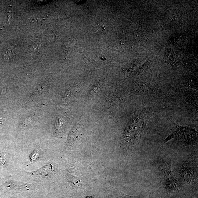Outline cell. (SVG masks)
<instances>
[{
	"label": "cell",
	"instance_id": "obj_1",
	"mask_svg": "<svg viewBox=\"0 0 198 198\" xmlns=\"http://www.w3.org/2000/svg\"><path fill=\"white\" fill-rule=\"evenodd\" d=\"M145 125V120L141 115L131 120L124 132V139L126 145L132 146L138 143L143 134Z\"/></svg>",
	"mask_w": 198,
	"mask_h": 198
},
{
	"label": "cell",
	"instance_id": "obj_2",
	"mask_svg": "<svg viewBox=\"0 0 198 198\" xmlns=\"http://www.w3.org/2000/svg\"><path fill=\"white\" fill-rule=\"evenodd\" d=\"M170 129L172 133L165 139V142L175 138L179 143L188 146L193 145L197 139V132L189 127L180 126L173 122Z\"/></svg>",
	"mask_w": 198,
	"mask_h": 198
},
{
	"label": "cell",
	"instance_id": "obj_3",
	"mask_svg": "<svg viewBox=\"0 0 198 198\" xmlns=\"http://www.w3.org/2000/svg\"><path fill=\"white\" fill-rule=\"evenodd\" d=\"M166 189L170 192H176L179 190V185L171 170V161L167 160L160 167Z\"/></svg>",
	"mask_w": 198,
	"mask_h": 198
},
{
	"label": "cell",
	"instance_id": "obj_4",
	"mask_svg": "<svg viewBox=\"0 0 198 198\" xmlns=\"http://www.w3.org/2000/svg\"><path fill=\"white\" fill-rule=\"evenodd\" d=\"M179 172L183 180L187 183L191 184L196 180V171L190 164L184 165L181 168Z\"/></svg>",
	"mask_w": 198,
	"mask_h": 198
},
{
	"label": "cell",
	"instance_id": "obj_5",
	"mask_svg": "<svg viewBox=\"0 0 198 198\" xmlns=\"http://www.w3.org/2000/svg\"><path fill=\"white\" fill-rule=\"evenodd\" d=\"M52 166L49 165H47L37 171L30 173L33 175H34V177L39 178H46L49 177V172H50L52 171Z\"/></svg>",
	"mask_w": 198,
	"mask_h": 198
},
{
	"label": "cell",
	"instance_id": "obj_6",
	"mask_svg": "<svg viewBox=\"0 0 198 198\" xmlns=\"http://www.w3.org/2000/svg\"><path fill=\"white\" fill-rule=\"evenodd\" d=\"M187 99L191 105L198 110L197 96V95H195L193 92L190 91H188L186 95Z\"/></svg>",
	"mask_w": 198,
	"mask_h": 198
},
{
	"label": "cell",
	"instance_id": "obj_7",
	"mask_svg": "<svg viewBox=\"0 0 198 198\" xmlns=\"http://www.w3.org/2000/svg\"><path fill=\"white\" fill-rule=\"evenodd\" d=\"M115 198H139L137 197L131 196L124 194L121 192L116 193Z\"/></svg>",
	"mask_w": 198,
	"mask_h": 198
},
{
	"label": "cell",
	"instance_id": "obj_8",
	"mask_svg": "<svg viewBox=\"0 0 198 198\" xmlns=\"http://www.w3.org/2000/svg\"><path fill=\"white\" fill-rule=\"evenodd\" d=\"M34 115H33L30 116L28 118L26 119V120H25L23 122V123H22L21 124L20 127H23L26 126H27L28 124L30 122L32 121L33 118H34Z\"/></svg>",
	"mask_w": 198,
	"mask_h": 198
},
{
	"label": "cell",
	"instance_id": "obj_9",
	"mask_svg": "<svg viewBox=\"0 0 198 198\" xmlns=\"http://www.w3.org/2000/svg\"><path fill=\"white\" fill-rule=\"evenodd\" d=\"M38 152H36L33 153L31 155V157H30V159H31L32 161H33V160H36V159H37V157H38Z\"/></svg>",
	"mask_w": 198,
	"mask_h": 198
},
{
	"label": "cell",
	"instance_id": "obj_10",
	"mask_svg": "<svg viewBox=\"0 0 198 198\" xmlns=\"http://www.w3.org/2000/svg\"><path fill=\"white\" fill-rule=\"evenodd\" d=\"M42 89H41V88H39V89H38V90H36L35 91V92H34L33 94V95H32V96H34V95H39L41 93V92H42Z\"/></svg>",
	"mask_w": 198,
	"mask_h": 198
},
{
	"label": "cell",
	"instance_id": "obj_11",
	"mask_svg": "<svg viewBox=\"0 0 198 198\" xmlns=\"http://www.w3.org/2000/svg\"><path fill=\"white\" fill-rule=\"evenodd\" d=\"M5 162V159L4 156L0 155V164L3 165Z\"/></svg>",
	"mask_w": 198,
	"mask_h": 198
}]
</instances>
